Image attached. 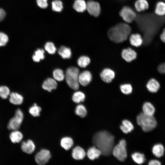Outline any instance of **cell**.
Instances as JSON below:
<instances>
[{
	"mask_svg": "<svg viewBox=\"0 0 165 165\" xmlns=\"http://www.w3.org/2000/svg\"><path fill=\"white\" fill-rule=\"evenodd\" d=\"M93 142L104 155H108L112 151L114 138L108 132L104 131L98 132L93 137Z\"/></svg>",
	"mask_w": 165,
	"mask_h": 165,
	"instance_id": "6da1fadb",
	"label": "cell"
},
{
	"mask_svg": "<svg viewBox=\"0 0 165 165\" xmlns=\"http://www.w3.org/2000/svg\"><path fill=\"white\" fill-rule=\"evenodd\" d=\"M131 31V28L126 23H120L110 28L108 32L109 38L116 43L126 40Z\"/></svg>",
	"mask_w": 165,
	"mask_h": 165,
	"instance_id": "7a4b0ae2",
	"label": "cell"
},
{
	"mask_svg": "<svg viewBox=\"0 0 165 165\" xmlns=\"http://www.w3.org/2000/svg\"><path fill=\"white\" fill-rule=\"evenodd\" d=\"M137 124L141 126L142 130L145 132L152 130L156 127L157 121L153 116H148L142 112L138 114L136 118Z\"/></svg>",
	"mask_w": 165,
	"mask_h": 165,
	"instance_id": "3957f363",
	"label": "cell"
},
{
	"mask_svg": "<svg viewBox=\"0 0 165 165\" xmlns=\"http://www.w3.org/2000/svg\"><path fill=\"white\" fill-rule=\"evenodd\" d=\"M79 69L74 67L68 68L66 70L65 77L68 86L74 90H77L79 87Z\"/></svg>",
	"mask_w": 165,
	"mask_h": 165,
	"instance_id": "277c9868",
	"label": "cell"
},
{
	"mask_svg": "<svg viewBox=\"0 0 165 165\" xmlns=\"http://www.w3.org/2000/svg\"><path fill=\"white\" fill-rule=\"evenodd\" d=\"M113 156L118 160L123 161L127 158L126 142L124 139L120 140L119 143L113 147L112 151Z\"/></svg>",
	"mask_w": 165,
	"mask_h": 165,
	"instance_id": "5b68a950",
	"label": "cell"
},
{
	"mask_svg": "<svg viewBox=\"0 0 165 165\" xmlns=\"http://www.w3.org/2000/svg\"><path fill=\"white\" fill-rule=\"evenodd\" d=\"M24 114L20 109H17L15 112V116L9 120L7 128L10 130H17L20 128L24 119Z\"/></svg>",
	"mask_w": 165,
	"mask_h": 165,
	"instance_id": "8992f818",
	"label": "cell"
},
{
	"mask_svg": "<svg viewBox=\"0 0 165 165\" xmlns=\"http://www.w3.org/2000/svg\"><path fill=\"white\" fill-rule=\"evenodd\" d=\"M119 15L123 20L127 23L132 22L137 17L135 12L128 6H124L121 9Z\"/></svg>",
	"mask_w": 165,
	"mask_h": 165,
	"instance_id": "52a82bcc",
	"label": "cell"
},
{
	"mask_svg": "<svg viewBox=\"0 0 165 165\" xmlns=\"http://www.w3.org/2000/svg\"><path fill=\"white\" fill-rule=\"evenodd\" d=\"M51 157V155L49 151L46 149H42L37 153L35 159L37 164L43 165L49 161Z\"/></svg>",
	"mask_w": 165,
	"mask_h": 165,
	"instance_id": "ba28073f",
	"label": "cell"
},
{
	"mask_svg": "<svg viewBox=\"0 0 165 165\" xmlns=\"http://www.w3.org/2000/svg\"><path fill=\"white\" fill-rule=\"evenodd\" d=\"M86 9L90 15L95 17L100 15L101 10L99 4L92 0L89 1L86 3Z\"/></svg>",
	"mask_w": 165,
	"mask_h": 165,
	"instance_id": "9c48e42d",
	"label": "cell"
},
{
	"mask_svg": "<svg viewBox=\"0 0 165 165\" xmlns=\"http://www.w3.org/2000/svg\"><path fill=\"white\" fill-rule=\"evenodd\" d=\"M92 76L91 73L88 71H85L79 74V82L82 86L88 85L91 81Z\"/></svg>",
	"mask_w": 165,
	"mask_h": 165,
	"instance_id": "30bf717a",
	"label": "cell"
},
{
	"mask_svg": "<svg viewBox=\"0 0 165 165\" xmlns=\"http://www.w3.org/2000/svg\"><path fill=\"white\" fill-rule=\"evenodd\" d=\"M122 58L127 62H130L135 59L137 54L136 52L131 48L123 49L122 52Z\"/></svg>",
	"mask_w": 165,
	"mask_h": 165,
	"instance_id": "8fae6325",
	"label": "cell"
},
{
	"mask_svg": "<svg viewBox=\"0 0 165 165\" xmlns=\"http://www.w3.org/2000/svg\"><path fill=\"white\" fill-rule=\"evenodd\" d=\"M100 76L102 80L106 83L112 82L115 77L114 72L108 68L103 69L100 74Z\"/></svg>",
	"mask_w": 165,
	"mask_h": 165,
	"instance_id": "7c38bea8",
	"label": "cell"
},
{
	"mask_svg": "<svg viewBox=\"0 0 165 165\" xmlns=\"http://www.w3.org/2000/svg\"><path fill=\"white\" fill-rule=\"evenodd\" d=\"M21 148L23 152L28 154L32 153L35 151V145L31 140L23 141L21 145Z\"/></svg>",
	"mask_w": 165,
	"mask_h": 165,
	"instance_id": "4fadbf2b",
	"label": "cell"
},
{
	"mask_svg": "<svg viewBox=\"0 0 165 165\" xmlns=\"http://www.w3.org/2000/svg\"><path fill=\"white\" fill-rule=\"evenodd\" d=\"M86 154L84 149L80 146H77L72 150V158L75 160H80L83 159Z\"/></svg>",
	"mask_w": 165,
	"mask_h": 165,
	"instance_id": "5bb4252c",
	"label": "cell"
},
{
	"mask_svg": "<svg viewBox=\"0 0 165 165\" xmlns=\"http://www.w3.org/2000/svg\"><path fill=\"white\" fill-rule=\"evenodd\" d=\"M57 83L54 79L51 78H48L43 82L42 85V88L45 90L49 92H51L52 90L57 88Z\"/></svg>",
	"mask_w": 165,
	"mask_h": 165,
	"instance_id": "9a60e30c",
	"label": "cell"
},
{
	"mask_svg": "<svg viewBox=\"0 0 165 165\" xmlns=\"http://www.w3.org/2000/svg\"><path fill=\"white\" fill-rule=\"evenodd\" d=\"M101 154V152L100 150L95 146L90 148L88 150L86 153L88 158L91 160L98 158Z\"/></svg>",
	"mask_w": 165,
	"mask_h": 165,
	"instance_id": "2e32d148",
	"label": "cell"
},
{
	"mask_svg": "<svg viewBox=\"0 0 165 165\" xmlns=\"http://www.w3.org/2000/svg\"><path fill=\"white\" fill-rule=\"evenodd\" d=\"M154 13L160 16H165V2L160 1L157 2L155 5Z\"/></svg>",
	"mask_w": 165,
	"mask_h": 165,
	"instance_id": "e0dca14e",
	"label": "cell"
},
{
	"mask_svg": "<svg viewBox=\"0 0 165 165\" xmlns=\"http://www.w3.org/2000/svg\"><path fill=\"white\" fill-rule=\"evenodd\" d=\"M136 10L140 12L148 9L149 4L147 0H137L134 4Z\"/></svg>",
	"mask_w": 165,
	"mask_h": 165,
	"instance_id": "ac0fdd59",
	"label": "cell"
},
{
	"mask_svg": "<svg viewBox=\"0 0 165 165\" xmlns=\"http://www.w3.org/2000/svg\"><path fill=\"white\" fill-rule=\"evenodd\" d=\"M130 41L132 45L135 47H138L142 45L143 40L140 34H135L130 35Z\"/></svg>",
	"mask_w": 165,
	"mask_h": 165,
	"instance_id": "d6986e66",
	"label": "cell"
},
{
	"mask_svg": "<svg viewBox=\"0 0 165 165\" xmlns=\"http://www.w3.org/2000/svg\"><path fill=\"white\" fill-rule=\"evenodd\" d=\"M148 90L152 93L156 92L160 87V84L158 82L154 79H150L146 85Z\"/></svg>",
	"mask_w": 165,
	"mask_h": 165,
	"instance_id": "ffe728a7",
	"label": "cell"
},
{
	"mask_svg": "<svg viewBox=\"0 0 165 165\" xmlns=\"http://www.w3.org/2000/svg\"><path fill=\"white\" fill-rule=\"evenodd\" d=\"M142 108V112L148 116H153L155 112L154 107L152 104L149 102L145 103L143 105Z\"/></svg>",
	"mask_w": 165,
	"mask_h": 165,
	"instance_id": "44dd1931",
	"label": "cell"
},
{
	"mask_svg": "<svg viewBox=\"0 0 165 165\" xmlns=\"http://www.w3.org/2000/svg\"><path fill=\"white\" fill-rule=\"evenodd\" d=\"M9 101L14 105H20L22 104L23 101V97L20 94L13 92L9 94Z\"/></svg>",
	"mask_w": 165,
	"mask_h": 165,
	"instance_id": "7402d4cb",
	"label": "cell"
},
{
	"mask_svg": "<svg viewBox=\"0 0 165 165\" xmlns=\"http://www.w3.org/2000/svg\"><path fill=\"white\" fill-rule=\"evenodd\" d=\"M73 7L78 12H83L86 9V3L84 0H75Z\"/></svg>",
	"mask_w": 165,
	"mask_h": 165,
	"instance_id": "603a6c76",
	"label": "cell"
},
{
	"mask_svg": "<svg viewBox=\"0 0 165 165\" xmlns=\"http://www.w3.org/2000/svg\"><path fill=\"white\" fill-rule=\"evenodd\" d=\"M120 128L123 132L127 134L131 132L134 129V126L132 123L129 121L125 119L122 122V124Z\"/></svg>",
	"mask_w": 165,
	"mask_h": 165,
	"instance_id": "cb8c5ba5",
	"label": "cell"
},
{
	"mask_svg": "<svg viewBox=\"0 0 165 165\" xmlns=\"http://www.w3.org/2000/svg\"><path fill=\"white\" fill-rule=\"evenodd\" d=\"M152 151L153 154L155 156L160 158L164 155V148L163 145L161 144H157L153 146Z\"/></svg>",
	"mask_w": 165,
	"mask_h": 165,
	"instance_id": "d4e9b609",
	"label": "cell"
},
{
	"mask_svg": "<svg viewBox=\"0 0 165 165\" xmlns=\"http://www.w3.org/2000/svg\"><path fill=\"white\" fill-rule=\"evenodd\" d=\"M23 135L17 130H13L9 135L10 139L12 142L15 143L20 142L23 138Z\"/></svg>",
	"mask_w": 165,
	"mask_h": 165,
	"instance_id": "484cf974",
	"label": "cell"
},
{
	"mask_svg": "<svg viewBox=\"0 0 165 165\" xmlns=\"http://www.w3.org/2000/svg\"><path fill=\"white\" fill-rule=\"evenodd\" d=\"M60 144L61 146L65 150L69 149L73 145V139L70 137H66L63 138L61 141Z\"/></svg>",
	"mask_w": 165,
	"mask_h": 165,
	"instance_id": "4316f807",
	"label": "cell"
},
{
	"mask_svg": "<svg viewBox=\"0 0 165 165\" xmlns=\"http://www.w3.org/2000/svg\"><path fill=\"white\" fill-rule=\"evenodd\" d=\"M58 53L64 59L70 58L72 52L70 48L65 46H61L58 50Z\"/></svg>",
	"mask_w": 165,
	"mask_h": 165,
	"instance_id": "83f0119b",
	"label": "cell"
},
{
	"mask_svg": "<svg viewBox=\"0 0 165 165\" xmlns=\"http://www.w3.org/2000/svg\"><path fill=\"white\" fill-rule=\"evenodd\" d=\"M131 157L134 161L138 164H142L145 161L144 155L140 152H135L133 153Z\"/></svg>",
	"mask_w": 165,
	"mask_h": 165,
	"instance_id": "f1b7e54d",
	"label": "cell"
},
{
	"mask_svg": "<svg viewBox=\"0 0 165 165\" xmlns=\"http://www.w3.org/2000/svg\"><path fill=\"white\" fill-rule=\"evenodd\" d=\"M45 52L42 49H38L37 50L32 56V59L35 62H39L41 60L45 58Z\"/></svg>",
	"mask_w": 165,
	"mask_h": 165,
	"instance_id": "f546056e",
	"label": "cell"
},
{
	"mask_svg": "<svg viewBox=\"0 0 165 165\" xmlns=\"http://www.w3.org/2000/svg\"><path fill=\"white\" fill-rule=\"evenodd\" d=\"M85 95L82 92L80 91L75 92L73 95L72 100L75 103H79L83 101L85 99Z\"/></svg>",
	"mask_w": 165,
	"mask_h": 165,
	"instance_id": "4dcf8cb0",
	"label": "cell"
},
{
	"mask_svg": "<svg viewBox=\"0 0 165 165\" xmlns=\"http://www.w3.org/2000/svg\"><path fill=\"white\" fill-rule=\"evenodd\" d=\"M75 113L82 118L85 117L87 114V112L85 106L81 104L78 105L76 107Z\"/></svg>",
	"mask_w": 165,
	"mask_h": 165,
	"instance_id": "1f68e13d",
	"label": "cell"
},
{
	"mask_svg": "<svg viewBox=\"0 0 165 165\" xmlns=\"http://www.w3.org/2000/svg\"><path fill=\"white\" fill-rule=\"evenodd\" d=\"M90 62V58L85 56H82L80 57L77 61V64L80 67L84 68L88 66Z\"/></svg>",
	"mask_w": 165,
	"mask_h": 165,
	"instance_id": "d6a6232c",
	"label": "cell"
},
{
	"mask_svg": "<svg viewBox=\"0 0 165 165\" xmlns=\"http://www.w3.org/2000/svg\"><path fill=\"white\" fill-rule=\"evenodd\" d=\"M53 76L54 79L58 81H63L65 76L63 71L59 68L56 69L53 71Z\"/></svg>",
	"mask_w": 165,
	"mask_h": 165,
	"instance_id": "836d02e7",
	"label": "cell"
},
{
	"mask_svg": "<svg viewBox=\"0 0 165 165\" xmlns=\"http://www.w3.org/2000/svg\"><path fill=\"white\" fill-rule=\"evenodd\" d=\"M41 111V108L36 103L34 104L31 107L29 110V113L34 117L39 116Z\"/></svg>",
	"mask_w": 165,
	"mask_h": 165,
	"instance_id": "e575fe53",
	"label": "cell"
},
{
	"mask_svg": "<svg viewBox=\"0 0 165 165\" xmlns=\"http://www.w3.org/2000/svg\"><path fill=\"white\" fill-rule=\"evenodd\" d=\"M52 10L56 12H60L63 9V5L62 2L59 0H56L52 2Z\"/></svg>",
	"mask_w": 165,
	"mask_h": 165,
	"instance_id": "d590c367",
	"label": "cell"
},
{
	"mask_svg": "<svg viewBox=\"0 0 165 165\" xmlns=\"http://www.w3.org/2000/svg\"><path fill=\"white\" fill-rule=\"evenodd\" d=\"M44 47L45 50L50 54H54L56 51V48L54 44L51 42H46Z\"/></svg>",
	"mask_w": 165,
	"mask_h": 165,
	"instance_id": "8d00e7d4",
	"label": "cell"
},
{
	"mask_svg": "<svg viewBox=\"0 0 165 165\" xmlns=\"http://www.w3.org/2000/svg\"><path fill=\"white\" fill-rule=\"evenodd\" d=\"M9 94L10 90L8 87L6 86H0V97L2 98H7Z\"/></svg>",
	"mask_w": 165,
	"mask_h": 165,
	"instance_id": "74e56055",
	"label": "cell"
},
{
	"mask_svg": "<svg viewBox=\"0 0 165 165\" xmlns=\"http://www.w3.org/2000/svg\"><path fill=\"white\" fill-rule=\"evenodd\" d=\"M120 89L121 92L125 94H131L132 91L131 85L129 84L121 85L120 86Z\"/></svg>",
	"mask_w": 165,
	"mask_h": 165,
	"instance_id": "f35d334b",
	"label": "cell"
},
{
	"mask_svg": "<svg viewBox=\"0 0 165 165\" xmlns=\"http://www.w3.org/2000/svg\"><path fill=\"white\" fill-rule=\"evenodd\" d=\"M9 40L8 36L2 32H0V46H5Z\"/></svg>",
	"mask_w": 165,
	"mask_h": 165,
	"instance_id": "ab89813d",
	"label": "cell"
},
{
	"mask_svg": "<svg viewBox=\"0 0 165 165\" xmlns=\"http://www.w3.org/2000/svg\"><path fill=\"white\" fill-rule=\"evenodd\" d=\"M38 6L41 8L45 9L48 6L47 0H36Z\"/></svg>",
	"mask_w": 165,
	"mask_h": 165,
	"instance_id": "60d3db41",
	"label": "cell"
},
{
	"mask_svg": "<svg viewBox=\"0 0 165 165\" xmlns=\"http://www.w3.org/2000/svg\"><path fill=\"white\" fill-rule=\"evenodd\" d=\"M158 70L161 73H165V63H162L159 66Z\"/></svg>",
	"mask_w": 165,
	"mask_h": 165,
	"instance_id": "b9f144b4",
	"label": "cell"
},
{
	"mask_svg": "<svg viewBox=\"0 0 165 165\" xmlns=\"http://www.w3.org/2000/svg\"><path fill=\"white\" fill-rule=\"evenodd\" d=\"M148 164L149 165H160L161 164V163L157 160H152L149 162Z\"/></svg>",
	"mask_w": 165,
	"mask_h": 165,
	"instance_id": "7bdbcfd3",
	"label": "cell"
},
{
	"mask_svg": "<svg viewBox=\"0 0 165 165\" xmlns=\"http://www.w3.org/2000/svg\"><path fill=\"white\" fill-rule=\"evenodd\" d=\"M6 16V13L4 10L0 8V22L2 21Z\"/></svg>",
	"mask_w": 165,
	"mask_h": 165,
	"instance_id": "ee69618b",
	"label": "cell"
},
{
	"mask_svg": "<svg viewBox=\"0 0 165 165\" xmlns=\"http://www.w3.org/2000/svg\"><path fill=\"white\" fill-rule=\"evenodd\" d=\"M160 38L163 42L165 43V32L163 31L160 35Z\"/></svg>",
	"mask_w": 165,
	"mask_h": 165,
	"instance_id": "f6af8a7d",
	"label": "cell"
},
{
	"mask_svg": "<svg viewBox=\"0 0 165 165\" xmlns=\"http://www.w3.org/2000/svg\"><path fill=\"white\" fill-rule=\"evenodd\" d=\"M163 31L165 32V28H164Z\"/></svg>",
	"mask_w": 165,
	"mask_h": 165,
	"instance_id": "bcb514c9",
	"label": "cell"
},
{
	"mask_svg": "<svg viewBox=\"0 0 165 165\" xmlns=\"http://www.w3.org/2000/svg\"><path fill=\"white\" fill-rule=\"evenodd\" d=\"M163 0V1L165 2V0Z\"/></svg>",
	"mask_w": 165,
	"mask_h": 165,
	"instance_id": "7dc6e473",
	"label": "cell"
}]
</instances>
